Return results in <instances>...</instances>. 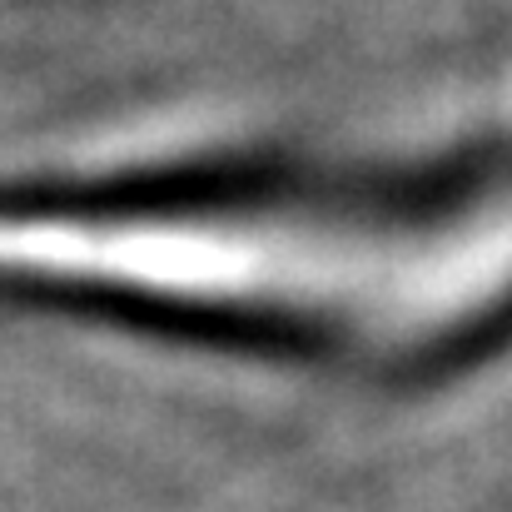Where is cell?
Returning <instances> with one entry per match:
<instances>
[{"label": "cell", "instance_id": "obj_1", "mask_svg": "<svg viewBox=\"0 0 512 512\" xmlns=\"http://www.w3.org/2000/svg\"><path fill=\"white\" fill-rule=\"evenodd\" d=\"M0 279L204 309L448 329L512 299V184L433 209H0Z\"/></svg>", "mask_w": 512, "mask_h": 512}]
</instances>
